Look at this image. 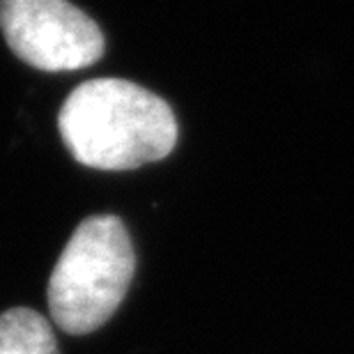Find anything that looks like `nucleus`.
Returning <instances> with one entry per match:
<instances>
[{
	"label": "nucleus",
	"mask_w": 354,
	"mask_h": 354,
	"mask_svg": "<svg viewBox=\"0 0 354 354\" xmlns=\"http://www.w3.org/2000/svg\"><path fill=\"white\" fill-rule=\"evenodd\" d=\"M58 129L69 154L97 171H131L166 159L177 143L173 109L124 79H92L65 99Z\"/></svg>",
	"instance_id": "1"
},
{
	"label": "nucleus",
	"mask_w": 354,
	"mask_h": 354,
	"mask_svg": "<svg viewBox=\"0 0 354 354\" xmlns=\"http://www.w3.org/2000/svg\"><path fill=\"white\" fill-rule=\"evenodd\" d=\"M136 253L122 218H83L48 281V310L65 334H92L111 320L131 286Z\"/></svg>",
	"instance_id": "2"
},
{
	"label": "nucleus",
	"mask_w": 354,
	"mask_h": 354,
	"mask_svg": "<svg viewBox=\"0 0 354 354\" xmlns=\"http://www.w3.org/2000/svg\"><path fill=\"white\" fill-rule=\"evenodd\" d=\"M0 30L17 58L41 72L86 69L104 55V32L69 0H0Z\"/></svg>",
	"instance_id": "3"
},
{
	"label": "nucleus",
	"mask_w": 354,
	"mask_h": 354,
	"mask_svg": "<svg viewBox=\"0 0 354 354\" xmlns=\"http://www.w3.org/2000/svg\"><path fill=\"white\" fill-rule=\"evenodd\" d=\"M0 354H58L51 324L24 306L0 313Z\"/></svg>",
	"instance_id": "4"
}]
</instances>
